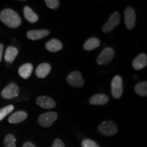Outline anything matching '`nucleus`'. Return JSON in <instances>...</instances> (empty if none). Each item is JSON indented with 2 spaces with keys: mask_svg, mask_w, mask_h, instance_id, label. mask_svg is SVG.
Wrapping results in <instances>:
<instances>
[{
  "mask_svg": "<svg viewBox=\"0 0 147 147\" xmlns=\"http://www.w3.org/2000/svg\"><path fill=\"white\" fill-rule=\"evenodd\" d=\"M108 96L104 94H95L93 95L89 100V103L92 105H104L108 103Z\"/></svg>",
  "mask_w": 147,
  "mask_h": 147,
  "instance_id": "obj_18",
  "label": "nucleus"
},
{
  "mask_svg": "<svg viewBox=\"0 0 147 147\" xmlns=\"http://www.w3.org/2000/svg\"><path fill=\"white\" fill-rule=\"evenodd\" d=\"M14 108V106L8 105L5 106V107L1 108V109H0V121L3 120L8 114H10L11 113V112L13 111Z\"/></svg>",
  "mask_w": 147,
  "mask_h": 147,
  "instance_id": "obj_23",
  "label": "nucleus"
},
{
  "mask_svg": "<svg viewBox=\"0 0 147 147\" xmlns=\"http://www.w3.org/2000/svg\"><path fill=\"white\" fill-rule=\"evenodd\" d=\"M24 16L27 21L31 23H35L39 19V16L38 14L35 13L32 9L29 8V6H25L23 8Z\"/></svg>",
  "mask_w": 147,
  "mask_h": 147,
  "instance_id": "obj_17",
  "label": "nucleus"
},
{
  "mask_svg": "<svg viewBox=\"0 0 147 147\" xmlns=\"http://www.w3.org/2000/svg\"><path fill=\"white\" fill-rule=\"evenodd\" d=\"M112 95L115 99L120 98L123 93V80L120 76H115L111 82Z\"/></svg>",
  "mask_w": 147,
  "mask_h": 147,
  "instance_id": "obj_4",
  "label": "nucleus"
},
{
  "mask_svg": "<svg viewBox=\"0 0 147 147\" xmlns=\"http://www.w3.org/2000/svg\"><path fill=\"white\" fill-rule=\"evenodd\" d=\"M23 147H36L35 144H33L32 142H25L23 145Z\"/></svg>",
  "mask_w": 147,
  "mask_h": 147,
  "instance_id": "obj_27",
  "label": "nucleus"
},
{
  "mask_svg": "<svg viewBox=\"0 0 147 147\" xmlns=\"http://www.w3.org/2000/svg\"><path fill=\"white\" fill-rule=\"evenodd\" d=\"M50 34V32L47 29H38V30H30L27 33V36L31 40H38L45 38Z\"/></svg>",
  "mask_w": 147,
  "mask_h": 147,
  "instance_id": "obj_11",
  "label": "nucleus"
},
{
  "mask_svg": "<svg viewBox=\"0 0 147 147\" xmlns=\"http://www.w3.org/2000/svg\"><path fill=\"white\" fill-rule=\"evenodd\" d=\"M4 147H16V138L12 134H8L5 136L3 140Z\"/></svg>",
  "mask_w": 147,
  "mask_h": 147,
  "instance_id": "obj_22",
  "label": "nucleus"
},
{
  "mask_svg": "<svg viewBox=\"0 0 147 147\" xmlns=\"http://www.w3.org/2000/svg\"><path fill=\"white\" fill-rule=\"evenodd\" d=\"M121 16L120 14L117 12H115L110 15L109 19L106 23L104 24L102 28V32L105 34L111 32L113 29L117 27L120 23Z\"/></svg>",
  "mask_w": 147,
  "mask_h": 147,
  "instance_id": "obj_5",
  "label": "nucleus"
},
{
  "mask_svg": "<svg viewBox=\"0 0 147 147\" xmlns=\"http://www.w3.org/2000/svg\"><path fill=\"white\" fill-rule=\"evenodd\" d=\"M98 130L101 134L106 136H112L118 131L117 125L111 121H106L101 123L98 127Z\"/></svg>",
  "mask_w": 147,
  "mask_h": 147,
  "instance_id": "obj_2",
  "label": "nucleus"
},
{
  "mask_svg": "<svg viewBox=\"0 0 147 147\" xmlns=\"http://www.w3.org/2000/svg\"><path fill=\"white\" fill-rule=\"evenodd\" d=\"M45 2L48 8L52 10H56L59 6V1L58 0H45Z\"/></svg>",
  "mask_w": 147,
  "mask_h": 147,
  "instance_id": "obj_24",
  "label": "nucleus"
},
{
  "mask_svg": "<svg viewBox=\"0 0 147 147\" xmlns=\"http://www.w3.org/2000/svg\"><path fill=\"white\" fill-rule=\"evenodd\" d=\"M135 92L140 96H146L147 95V82L146 81L140 82L136 84L134 87Z\"/></svg>",
  "mask_w": 147,
  "mask_h": 147,
  "instance_id": "obj_21",
  "label": "nucleus"
},
{
  "mask_svg": "<svg viewBox=\"0 0 147 147\" xmlns=\"http://www.w3.org/2000/svg\"><path fill=\"white\" fill-rule=\"evenodd\" d=\"M45 47L47 50L49 51V52L55 53L61 51L63 49V45H62V43L59 40L57 39H52L49 40L46 44Z\"/></svg>",
  "mask_w": 147,
  "mask_h": 147,
  "instance_id": "obj_15",
  "label": "nucleus"
},
{
  "mask_svg": "<svg viewBox=\"0 0 147 147\" xmlns=\"http://www.w3.org/2000/svg\"><path fill=\"white\" fill-rule=\"evenodd\" d=\"M3 50V45L2 44H0V62H1V59H2Z\"/></svg>",
  "mask_w": 147,
  "mask_h": 147,
  "instance_id": "obj_28",
  "label": "nucleus"
},
{
  "mask_svg": "<svg viewBox=\"0 0 147 147\" xmlns=\"http://www.w3.org/2000/svg\"><path fill=\"white\" fill-rule=\"evenodd\" d=\"M82 147H100V146L93 140L86 139L82 141Z\"/></svg>",
  "mask_w": 147,
  "mask_h": 147,
  "instance_id": "obj_25",
  "label": "nucleus"
},
{
  "mask_svg": "<svg viewBox=\"0 0 147 147\" xmlns=\"http://www.w3.org/2000/svg\"><path fill=\"white\" fill-rule=\"evenodd\" d=\"M67 82L69 85L74 87H82L84 84V82L81 74L78 71H72L69 74L66 78Z\"/></svg>",
  "mask_w": 147,
  "mask_h": 147,
  "instance_id": "obj_6",
  "label": "nucleus"
},
{
  "mask_svg": "<svg viewBox=\"0 0 147 147\" xmlns=\"http://www.w3.org/2000/svg\"><path fill=\"white\" fill-rule=\"evenodd\" d=\"M125 24L127 28L131 30L135 27L136 23V14L133 8L128 7L125 10L124 12Z\"/></svg>",
  "mask_w": 147,
  "mask_h": 147,
  "instance_id": "obj_9",
  "label": "nucleus"
},
{
  "mask_svg": "<svg viewBox=\"0 0 147 147\" xmlns=\"http://www.w3.org/2000/svg\"><path fill=\"white\" fill-rule=\"evenodd\" d=\"M51 147H65L63 142L60 139H55Z\"/></svg>",
  "mask_w": 147,
  "mask_h": 147,
  "instance_id": "obj_26",
  "label": "nucleus"
},
{
  "mask_svg": "<svg viewBox=\"0 0 147 147\" xmlns=\"http://www.w3.org/2000/svg\"><path fill=\"white\" fill-rule=\"evenodd\" d=\"M27 118V113L25 111H17L12 114L8 118V121L10 123L18 124L23 122Z\"/></svg>",
  "mask_w": 147,
  "mask_h": 147,
  "instance_id": "obj_13",
  "label": "nucleus"
},
{
  "mask_svg": "<svg viewBox=\"0 0 147 147\" xmlns=\"http://www.w3.org/2000/svg\"><path fill=\"white\" fill-rule=\"evenodd\" d=\"M57 118V113L55 112H49L40 115L38 117V123L44 127H49L54 123Z\"/></svg>",
  "mask_w": 147,
  "mask_h": 147,
  "instance_id": "obj_3",
  "label": "nucleus"
},
{
  "mask_svg": "<svg viewBox=\"0 0 147 147\" xmlns=\"http://www.w3.org/2000/svg\"><path fill=\"white\" fill-rule=\"evenodd\" d=\"M18 50L14 47H8L5 52L4 59L8 63H12L18 55Z\"/></svg>",
  "mask_w": 147,
  "mask_h": 147,
  "instance_id": "obj_19",
  "label": "nucleus"
},
{
  "mask_svg": "<svg viewBox=\"0 0 147 147\" xmlns=\"http://www.w3.org/2000/svg\"><path fill=\"white\" fill-rule=\"evenodd\" d=\"M147 65V56L144 53H141L134 59L132 62V66L136 70H140L144 68Z\"/></svg>",
  "mask_w": 147,
  "mask_h": 147,
  "instance_id": "obj_12",
  "label": "nucleus"
},
{
  "mask_svg": "<svg viewBox=\"0 0 147 147\" xmlns=\"http://www.w3.org/2000/svg\"><path fill=\"white\" fill-rule=\"evenodd\" d=\"M51 70V66L48 63H41L37 67L36 69V75L40 78L47 77Z\"/></svg>",
  "mask_w": 147,
  "mask_h": 147,
  "instance_id": "obj_14",
  "label": "nucleus"
},
{
  "mask_svg": "<svg viewBox=\"0 0 147 147\" xmlns=\"http://www.w3.org/2000/svg\"><path fill=\"white\" fill-rule=\"evenodd\" d=\"M33 69H34V67H33L32 64L27 63L22 65L18 68V71L21 78L23 79H27L30 77L31 74H32Z\"/></svg>",
  "mask_w": 147,
  "mask_h": 147,
  "instance_id": "obj_16",
  "label": "nucleus"
},
{
  "mask_svg": "<svg viewBox=\"0 0 147 147\" xmlns=\"http://www.w3.org/2000/svg\"><path fill=\"white\" fill-rule=\"evenodd\" d=\"M115 57V51L112 48H106L104 49L99 55L97 62L99 65H106L112 61Z\"/></svg>",
  "mask_w": 147,
  "mask_h": 147,
  "instance_id": "obj_7",
  "label": "nucleus"
},
{
  "mask_svg": "<svg viewBox=\"0 0 147 147\" xmlns=\"http://www.w3.org/2000/svg\"><path fill=\"white\" fill-rule=\"evenodd\" d=\"M36 104L45 109H51L56 106V102L53 99L48 96H40L36 99Z\"/></svg>",
  "mask_w": 147,
  "mask_h": 147,
  "instance_id": "obj_10",
  "label": "nucleus"
},
{
  "mask_svg": "<svg viewBox=\"0 0 147 147\" xmlns=\"http://www.w3.org/2000/svg\"><path fill=\"white\" fill-rule=\"evenodd\" d=\"M18 93L19 87L14 82H12L2 90L1 95L4 99H13L18 96Z\"/></svg>",
  "mask_w": 147,
  "mask_h": 147,
  "instance_id": "obj_8",
  "label": "nucleus"
},
{
  "mask_svg": "<svg viewBox=\"0 0 147 147\" xmlns=\"http://www.w3.org/2000/svg\"><path fill=\"white\" fill-rule=\"evenodd\" d=\"M100 40L96 38H91L88 39L85 43L84 44L83 49L85 51H90L97 49V47H100Z\"/></svg>",
  "mask_w": 147,
  "mask_h": 147,
  "instance_id": "obj_20",
  "label": "nucleus"
},
{
  "mask_svg": "<svg viewBox=\"0 0 147 147\" xmlns=\"http://www.w3.org/2000/svg\"><path fill=\"white\" fill-rule=\"evenodd\" d=\"M0 20L10 28H16L21 24V18L15 11L10 8L3 10L0 13Z\"/></svg>",
  "mask_w": 147,
  "mask_h": 147,
  "instance_id": "obj_1",
  "label": "nucleus"
}]
</instances>
